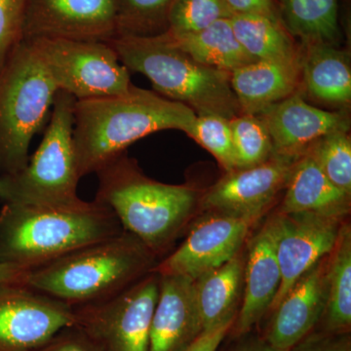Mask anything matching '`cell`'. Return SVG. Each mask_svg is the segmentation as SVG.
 <instances>
[{"instance_id": "obj_1", "label": "cell", "mask_w": 351, "mask_h": 351, "mask_svg": "<svg viewBox=\"0 0 351 351\" xmlns=\"http://www.w3.org/2000/svg\"><path fill=\"white\" fill-rule=\"evenodd\" d=\"M196 117L184 104L134 85L124 94L76 100L73 142L80 177L98 172L149 134L186 133Z\"/></svg>"}, {"instance_id": "obj_2", "label": "cell", "mask_w": 351, "mask_h": 351, "mask_svg": "<svg viewBox=\"0 0 351 351\" xmlns=\"http://www.w3.org/2000/svg\"><path fill=\"white\" fill-rule=\"evenodd\" d=\"M156 256L126 232L32 269L25 285L71 307L106 301L151 274Z\"/></svg>"}, {"instance_id": "obj_3", "label": "cell", "mask_w": 351, "mask_h": 351, "mask_svg": "<svg viewBox=\"0 0 351 351\" xmlns=\"http://www.w3.org/2000/svg\"><path fill=\"white\" fill-rule=\"evenodd\" d=\"M121 232L112 211L95 200L76 208L5 203L0 211V263L34 269Z\"/></svg>"}, {"instance_id": "obj_4", "label": "cell", "mask_w": 351, "mask_h": 351, "mask_svg": "<svg viewBox=\"0 0 351 351\" xmlns=\"http://www.w3.org/2000/svg\"><path fill=\"white\" fill-rule=\"evenodd\" d=\"M108 43L129 71L147 76L157 93L184 104L196 115L232 119L241 114L230 73L198 63L167 31L152 36H119Z\"/></svg>"}, {"instance_id": "obj_5", "label": "cell", "mask_w": 351, "mask_h": 351, "mask_svg": "<svg viewBox=\"0 0 351 351\" xmlns=\"http://www.w3.org/2000/svg\"><path fill=\"white\" fill-rule=\"evenodd\" d=\"M96 174L95 201L112 211L122 230L156 256L174 241L195 206V189L152 181L126 152Z\"/></svg>"}, {"instance_id": "obj_6", "label": "cell", "mask_w": 351, "mask_h": 351, "mask_svg": "<svg viewBox=\"0 0 351 351\" xmlns=\"http://www.w3.org/2000/svg\"><path fill=\"white\" fill-rule=\"evenodd\" d=\"M75 98L58 91L49 124L36 154L19 172L0 176V198L5 203L55 208L86 204L77 195L78 174L73 149Z\"/></svg>"}, {"instance_id": "obj_7", "label": "cell", "mask_w": 351, "mask_h": 351, "mask_svg": "<svg viewBox=\"0 0 351 351\" xmlns=\"http://www.w3.org/2000/svg\"><path fill=\"white\" fill-rule=\"evenodd\" d=\"M58 92L27 40L14 49L0 71V171L19 172L29 145L52 112Z\"/></svg>"}, {"instance_id": "obj_8", "label": "cell", "mask_w": 351, "mask_h": 351, "mask_svg": "<svg viewBox=\"0 0 351 351\" xmlns=\"http://www.w3.org/2000/svg\"><path fill=\"white\" fill-rule=\"evenodd\" d=\"M58 91L75 100L126 93L128 69L108 43L59 38L27 39Z\"/></svg>"}, {"instance_id": "obj_9", "label": "cell", "mask_w": 351, "mask_h": 351, "mask_svg": "<svg viewBox=\"0 0 351 351\" xmlns=\"http://www.w3.org/2000/svg\"><path fill=\"white\" fill-rule=\"evenodd\" d=\"M159 276H145L106 301L73 307L75 325L103 351H149Z\"/></svg>"}, {"instance_id": "obj_10", "label": "cell", "mask_w": 351, "mask_h": 351, "mask_svg": "<svg viewBox=\"0 0 351 351\" xmlns=\"http://www.w3.org/2000/svg\"><path fill=\"white\" fill-rule=\"evenodd\" d=\"M75 325V308L24 284H0V351H34Z\"/></svg>"}, {"instance_id": "obj_11", "label": "cell", "mask_w": 351, "mask_h": 351, "mask_svg": "<svg viewBox=\"0 0 351 351\" xmlns=\"http://www.w3.org/2000/svg\"><path fill=\"white\" fill-rule=\"evenodd\" d=\"M261 217L210 212L193 226L184 243L157 263L152 272L195 280L239 255L247 234Z\"/></svg>"}, {"instance_id": "obj_12", "label": "cell", "mask_w": 351, "mask_h": 351, "mask_svg": "<svg viewBox=\"0 0 351 351\" xmlns=\"http://www.w3.org/2000/svg\"><path fill=\"white\" fill-rule=\"evenodd\" d=\"M274 233L281 283L270 308H276L307 270L334 249L341 228V219L300 212L278 213L269 221Z\"/></svg>"}, {"instance_id": "obj_13", "label": "cell", "mask_w": 351, "mask_h": 351, "mask_svg": "<svg viewBox=\"0 0 351 351\" xmlns=\"http://www.w3.org/2000/svg\"><path fill=\"white\" fill-rule=\"evenodd\" d=\"M117 36V0H29L23 40L108 43Z\"/></svg>"}, {"instance_id": "obj_14", "label": "cell", "mask_w": 351, "mask_h": 351, "mask_svg": "<svg viewBox=\"0 0 351 351\" xmlns=\"http://www.w3.org/2000/svg\"><path fill=\"white\" fill-rule=\"evenodd\" d=\"M299 157L274 154L258 165L226 173L203 196V208L219 213L262 216L287 186Z\"/></svg>"}, {"instance_id": "obj_15", "label": "cell", "mask_w": 351, "mask_h": 351, "mask_svg": "<svg viewBox=\"0 0 351 351\" xmlns=\"http://www.w3.org/2000/svg\"><path fill=\"white\" fill-rule=\"evenodd\" d=\"M267 127L274 154L299 157L316 140L335 131H350L345 112L308 105L299 91L257 114Z\"/></svg>"}, {"instance_id": "obj_16", "label": "cell", "mask_w": 351, "mask_h": 351, "mask_svg": "<svg viewBox=\"0 0 351 351\" xmlns=\"http://www.w3.org/2000/svg\"><path fill=\"white\" fill-rule=\"evenodd\" d=\"M328 261L329 256L307 270L274 308L263 339L272 348L289 351L319 322L326 307Z\"/></svg>"}, {"instance_id": "obj_17", "label": "cell", "mask_w": 351, "mask_h": 351, "mask_svg": "<svg viewBox=\"0 0 351 351\" xmlns=\"http://www.w3.org/2000/svg\"><path fill=\"white\" fill-rule=\"evenodd\" d=\"M202 332L195 280L182 276H159L149 351H186Z\"/></svg>"}, {"instance_id": "obj_18", "label": "cell", "mask_w": 351, "mask_h": 351, "mask_svg": "<svg viewBox=\"0 0 351 351\" xmlns=\"http://www.w3.org/2000/svg\"><path fill=\"white\" fill-rule=\"evenodd\" d=\"M243 301L234 320L237 336L247 334L271 307L281 283L274 233L269 221L251 240L244 265Z\"/></svg>"}, {"instance_id": "obj_19", "label": "cell", "mask_w": 351, "mask_h": 351, "mask_svg": "<svg viewBox=\"0 0 351 351\" xmlns=\"http://www.w3.org/2000/svg\"><path fill=\"white\" fill-rule=\"evenodd\" d=\"M301 58L295 61H256L230 73V85L242 113L257 115L301 87Z\"/></svg>"}, {"instance_id": "obj_20", "label": "cell", "mask_w": 351, "mask_h": 351, "mask_svg": "<svg viewBox=\"0 0 351 351\" xmlns=\"http://www.w3.org/2000/svg\"><path fill=\"white\" fill-rule=\"evenodd\" d=\"M279 213L309 212L343 219L350 209V195L330 182L306 152L295 161Z\"/></svg>"}, {"instance_id": "obj_21", "label": "cell", "mask_w": 351, "mask_h": 351, "mask_svg": "<svg viewBox=\"0 0 351 351\" xmlns=\"http://www.w3.org/2000/svg\"><path fill=\"white\" fill-rule=\"evenodd\" d=\"M301 69V82L313 98L330 105L350 103V60L345 51L332 44L304 43Z\"/></svg>"}, {"instance_id": "obj_22", "label": "cell", "mask_w": 351, "mask_h": 351, "mask_svg": "<svg viewBox=\"0 0 351 351\" xmlns=\"http://www.w3.org/2000/svg\"><path fill=\"white\" fill-rule=\"evenodd\" d=\"M244 263L237 255L225 265L195 279V294L203 332L234 323L241 300Z\"/></svg>"}, {"instance_id": "obj_23", "label": "cell", "mask_w": 351, "mask_h": 351, "mask_svg": "<svg viewBox=\"0 0 351 351\" xmlns=\"http://www.w3.org/2000/svg\"><path fill=\"white\" fill-rule=\"evenodd\" d=\"M170 34L181 49L198 63L232 73L257 61L242 47L233 32L230 18L217 21L202 31Z\"/></svg>"}, {"instance_id": "obj_24", "label": "cell", "mask_w": 351, "mask_h": 351, "mask_svg": "<svg viewBox=\"0 0 351 351\" xmlns=\"http://www.w3.org/2000/svg\"><path fill=\"white\" fill-rule=\"evenodd\" d=\"M327 269V302L322 330L350 332L351 326V230L341 226L338 240L330 254Z\"/></svg>"}, {"instance_id": "obj_25", "label": "cell", "mask_w": 351, "mask_h": 351, "mask_svg": "<svg viewBox=\"0 0 351 351\" xmlns=\"http://www.w3.org/2000/svg\"><path fill=\"white\" fill-rule=\"evenodd\" d=\"M230 23L243 49L257 61L291 62L301 58L279 18L240 14L232 15Z\"/></svg>"}, {"instance_id": "obj_26", "label": "cell", "mask_w": 351, "mask_h": 351, "mask_svg": "<svg viewBox=\"0 0 351 351\" xmlns=\"http://www.w3.org/2000/svg\"><path fill=\"white\" fill-rule=\"evenodd\" d=\"M281 6L289 29L304 43L338 41V0H281Z\"/></svg>"}, {"instance_id": "obj_27", "label": "cell", "mask_w": 351, "mask_h": 351, "mask_svg": "<svg viewBox=\"0 0 351 351\" xmlns=\"http://www.w3.org/2000/svg\"><path fill=\"white\" fill-rule=\"evenodd\" d=\"M332 184L351 195V141L348 132L323 136L304 151Z\"/></svg>"}, {"instance_id": "obj_28", "label": "cell", "mask_w": 351, "mask_h": 351, "mask_svg": "<svg viewBox=\"0 0 351 351\" xmlns=\"http://www.w3.org/2000/svg\"><path fill=\"white\" fill-rule=\"evenodd\" d=\"M237 169L250 168L274 156L271 138L258 115L241 113L230 119Z\"/></svg>"}, {"instance_id": "obj_29", "label": "cell", "mask_w": 351, "mask_h": 351, "mask_svg": "<svg viewBox=\"0 0 351 351\" xmlns=\"http://www.w3.org/2000/svg\"><path fill=\"white\" fill-rule=\"evenodd\" d=\"M173 2L174 0H117V36L157 34L159 27L167 25Z\"/></svg>"}, {"instance_id": "obj_30", "label": "cell", "mask_w": 351, "mask_h": 351, "mask_svg": "<svg viewBox=\"0 0 351 351\" xmlns=\"http://www.w3.org/2000/svg\"><path fill=\"white\" fill-rule=\"evenodd\" d=\"M232 16L226 0H174L168 12L166 31L172 34H191Z\"/></svg>"}, {"instance_id": "obj_31", "label": "cell", "mask_w": 351, "mask_h": 351, "mask_svg": "<svg viewBox=\"0 0 351 351\" xmlns=\"http://www.w3.org/2000/svg\"><path fill=\"white\" fill-rule=\"evenodd\" d=\"M186 134L207 149L226 173L237 170L230 119L218 115H197Z\"/></svg>"}, {"instance_id": "obj_32", "label": "cell", "mask_w": 351, "mask_h": 351, "mask_svg": "<svg viewBox=\"0 0 351 351\" xmlns=\"http://www.w3.org/2000/svg\"><path fill=\"white\" fill-rule=\"evenodd\" d=\"M27 2L29 0H0V71L23 41Z\"/></svg>"}, {"instance_id": "obj_33", "label": "cell", "mask_w": 351, "mask_h": 351, "mask_svg": "<svg viewBox=\"0 0 351 351\" xmlns=\"http://www.w3.org/2000/svg\"><path fill=\"white\" fill-rule=\"evenodd\" d=\"M34 351H103L100 346L75 325L62 329Z\"/></svg>"}, {"instance_id": "obj_34", "label": "cell", "mask_w": 351, "mask_h": 351, "mask_svg": "<svg viewBox=\"0 0 351 351\" xmlns=\"http://www.w3.org/2000/svg\"><path fill=\"white\" fill-rule=\"evenodd\" d=\"M289 351H351L350 332H308Z\"/></svg>"}, {"instance_id": "obj_35", "label": "cell", "mask_w": 351, "mask_h": 351, "mask_svg": "<svg viewBox=\"0 0 351 351\" xmlns=\"http://www.w3.org/2000/svg\"><path fill=\"white\" fill-rule=\"evenodd\" d=\"M232 15L240 14H258L278 18L274 0H226Z\"/></svg>"}, {"instance_id": "obj_36", "label": "cell", "mask_w": 351, "mask_h": 351, "mask_svg": "<svg viewBox=\"0 0 351 351\" xmlns=\"http://www.w3.org/2000/svg\"><path fill=\"white\" fill-rule=\"evenodd\" d=\"M233 322L226 323L215 329L204 331L186 351H217L226 335L232 329Z\"/></svg>"}, {"instance_id": "obj_37", "label": "cell", "mask_w": 351, "mask_h": 351, "mask_svg": "<svg viewBox=\"0 0 351 351\" xmlns=\"http://www.w3.org/2000/svg\"><path fill=\"white\" fill-rule=\"evenodd\" d=\"M32 269L15 265L0 263V284H24L27 274Z\"/></svg>"}, {"instance_id": "obj_38", "label": "cell", "mask_w": 351, "mask_h": 351, "mask_svg": "<svg viewBox=\"0 0 351 351\" xmlns=\"http://www.w3.org/2000/svg\"><path fill=\"white\" fill-rule=\"evenodd\" d=\"M232 351H280L276 348H272L265 339H252L240 343L237 348H233Z\"/></svg>"}]
</instances>
